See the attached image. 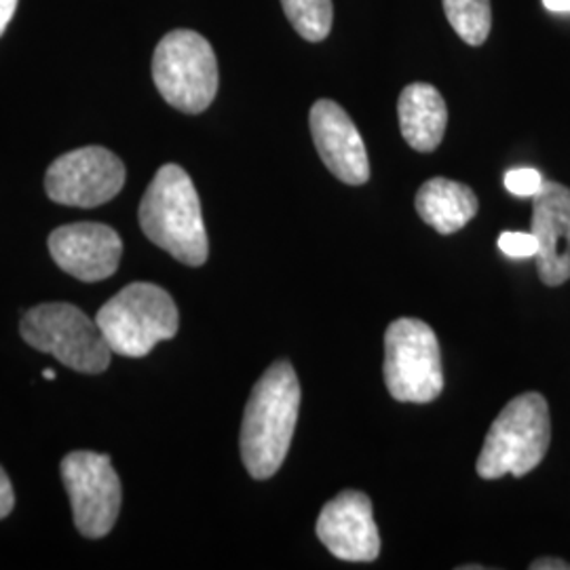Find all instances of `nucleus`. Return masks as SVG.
I'll list each match as a JSON object with an SVG mask.
<instances>
[{
	"instance_id": "f257e3e1",
	"label": "nucleus",
	"mask_w": 570,
	"mask_h": 570,
	"mask_svg": "<svg viewBox=\"0 0 570 570\" xmlns=\"http://www.w3.org/2000/svg\"><path fill=\"white\" fill-rule=\"evenodd\" d=\"M301 410V383L289 362L266 370L252 389L242 425V459L254 480H268L284 465Z\"/></svg>"
},
{
	"instance_id": "f03ea898",
	"label": "nucleus",
	"mask_w": 570,
	"mask_h": 570,
	"mask_svg": "<svg viewBox=\"0 0 570 570\" xmlns=\"http://www.w3.org/2000/svg\"><path fill=\"white\" fill-rule=\"evenodd\" d=\"M140 226L153 244L183 265H205L209 245L202 202L180 165H164L148 184L140 204Z\"/></svg>"
},
{
	"instance_id": "7ed1b4c3",
	"label": "nucleus",
	"mask_w": 570,
	"mask_h": 570,
	"mask_svg": "<svg viewBox=\"0 0 570 570\" xmlns=\"http://www.w3.org/2000/svg\"><path fill=\"white\" fill-rule=\"evenodd\" d=\"M550 442L548 400L534 391L522 393L490 425L475 465L478 475L484 480H499L510 473L522 478L546 459Z\"/></svg>"
},
{
	"instance_id": "20e7f679",
	"label": "nucleus",
	"mask_w": 570,
	"mask_h": 570,
	"mask_svg": "<svg viewBox=\"0 0 570 570\" xmlns=\"http://www.w3.org/2000/svg\"><path fill=\"white\" fill-rule=\"evenodd\" d=\"M96 322L112 353L144 357L159 343L178 334L180 315L164 287L136 282L112 296L98 311Z\"/></svg>"
},
{
	"instance_id": "39448f33",
	"label": "nucleus",
	"mask_w": 570,
	"mask_h": 570,
	"mask_svg": "<svg viewBox=\"0 0 570 570\" xmlns=\"http://www.w3.org/2000/svg\"><path fill=\"white\" fill-rule=\"evenodd\" d=\"M153 79L165 102L186 115H199L218 94L216 53L202 35L171 30L155 49Z\"/></svg>"
},
{
	"instance_id": "423d86ee",
	"label": "nucleus",
	"mask_w": 570,
	"mask_h": 570,
	"mask_svg": "<svg viewBox=\"0 0 570 570\" xmlns=\"http://www.w3.org/2000/svg\"><path fill=\"white\" fill-rule=\"evenodd\" d=\"M21 338L42 353L53 355L63 366L82 374H100L110 366L112 351L98 322H91L79 306L47 303L23 313Z\"/></svg>"
},
{
	"instance_id": "0eeeda50",
	"label": "nucleus",
	"mask_w": 570,
	"mask_h": 570,
	"mask_svg": "<svg viewBox=\"0 0 570 570\" xmlns=\"http://www.w3.org/2000/svg\"><path fill=\"white\" fill-rule=\"evenodd\" d=\"M385 383L393 400L429 404L444 389L435 332L421 320L402 317L385 332Z\"/></svg>"
},
{
	"instance_id": "6e6552de",
	"label": "nucleus",
	"mask_w": 570,
	"mask_h": 570,
	"mask_svg": "<svg viewBox=\"0 0 570 570\" xmlns=\"http://www.w3.org/2000/svg\"><path fill=\"white\" fill-rule=\"evenodd\" d=\"M61 480L77 530L87 539L106 537L121 510V480L110 456L89 450L70 452L61 461Z\"/></svg>"
},
{
	"instance_id": "1a4fd4ad",
	"label": "nucleus",
	"mask_w": 570,
	"mask_h": 570,
	"mask_svg": "<svg viewBox=\"0 0 570 570\" xmlns=\"http://www.w3.org/2000/svg\"><path fill=\"white\" fill-rule=\"evenodd\" d=\"M125 184V165L102 146L70 150L49 165L47 197L68 207H98L112 202Z\"/></svg>"
},
{
	"instance_id": "9d476101",
	"label": "nucleus",
	"mask_w": 570,
	"mask_h": 570,
	"mask_svg": "<svg viewBox=\"0 0 570 570\" xmlns=\"http://www.w3.org/2000/svg\"><path fill=\"white\" fill-rule=\"evenodd\" d=\"M317 537L345 562H374L381 553L372 501L360 490H343L327 501L317 518Z\"/></svg>"
},
{
	"instance_id": "9b49d317",
	"label": "nucleus",
	"mask_w": 570,
	"mask_h": 570,
	"mask_svg": "<svg viewBox=\"0 0 570 570\" xmlns=\"http://www.w3.org/2000/svg\"><path fill=\"white\" fill-rule=\"evenodd\" d=\"M47 244L56 265L87 284L108 279L121 263L119 233L98 223L60 226L49 235Z\"/></svg>"
},
{
	"instance_id": "f8f14e48",
	"label": "nucleus",
	"mask_w": 570,
	"mask_h": 570,
	"mask_svg": "<svg viewBox=\"0 0 570 570\" xmlns=\"http://www.w3.org/2000/svg\"><path fill=\"white\" fill-rule=\"evenodd\" d=\"M530 233L539 242L534 256L541 282L550 287L570 279V188L546 180L532 197Z\"/></svg>"
},
{
	"instance_id": "ddd939ff",
	"label": "nucleus",
	"mask_w": 570,
	"mask_h": 570,
	"mask_svg": "<svg viewBox=\"0 0 570 570\" xmlns=\"http://www.w3.org/2000/svg\"><path fill=\"white\" fill-rule=\"evenodd\" d=\"M313 142L320 159L341 183L360 186L370 178L366 144L345 108L332 100H317L308 115Z\"/></svg>"
},
{
	"instance_id": "4468645a",
	"label": "nucleus",
	"mask_w": 570,
	"mask_h": 570,
	"mask_svg": "<svg viewBox=\"0 0 570 570\" xmlns=\"http://www.w3.org/2000/svg\"><path fill=\"white\" fill-rule=\"evenodd\" d=\"M400 129L410 148L433 153L446 134L449 108L442 94L428 82H412L397 102Z\"/></svg>"
},
{
	"instance_id": "2eb2a0df",
	"label": "nucleus",
	"mask_w": 570,
	"mask_h": 570,
	"mask_svg": "<svg viewBox=\"0 0 570 570\" xmlns=\"http://www.w3.org/2000/svg\"><path fill=\"white\" fill-rule=\"evenodd\" d=\"M416 212L440 235H452L475 218L478 197L468 184L431 178L416 193Z\"/></svg>"
},
{
	"instance_id": "dca6fc26",
	"label": "nucleus",
	"mask_w": 570,
	"mask_h": 570,
	"mask_svg": "<svg viewBox=\"0 0 570 570\" xmlns=\"http://www.w3.org/2000/svg\"><path fill=\"white\" fill-rule=\"evenodd\" d=\"M444 11L454 32L468 45H482L492 26L490 0H444Z\"/></svg>"
},
{
	"instance_id": "f3484780",
	"label": "nucleus",
	"mask_w": 570,
	"mask_h": 570,
	"mask_svg": "<svg viewBox=\"0 0 570 570\" xmlns=\"http://www.w3.org/2000/svg\"><path fill=\"white\" fill-rule=\"evenodd\" d=\"M285 18L305 41L320 42L332 30V0H282Z\"/></svg>"
},
{
	"instance_id": "a211bd4d",
	"label": "nucleus",
	"mask_w": 570,
	"mask_h": 570,
	"mask_svg": "<svg viewBox=\"0 0 570 570\" xmlns=\"http://www.w3.org/2000/svg\"><path fill=\"white\" fill-rule=\"evenodd\" d=\"M543 183H546L543 176L532 167L511 169L505 176V188L515 197H534L541 190Z\"/></svg>"
},
{
	"instance_id": "6ab92c4d",
	"label": "nucleus",
	"mask_w": 570,
	"mask_h": 570,
	"mask_svg": "<svg viewBox=\"0 0 570 570\" xmlns=\"http://www.w3.org/2000/svg\"><path fill=\"white\" fill-rule=\"evenodd\" d=\"M499 249L510 258H534L539 252V242L532 233L508 230L499 237Z\"/></svg>"
},
{
	"instance_id": "aec40b11",
	"label": "nucleus",
	"mask_w": 570,
	"mask_h": 570,
	"mask_svg": "<svg viewBox=\"0 0 570 570\" xmlns=\"http://www.w3.org/2000/svg\"><path fill=\"white\" fill-rule=\"evenodd\" d=\"M16 508V492L11 487L9 475L0 468V520H4Z\"/></svg>"
},
{
	"instance_id": "412c9836",
	"label": "nucleus",
	"mask_w": 570,
	"mask_h": 570,
	"mask_svg": "<svg viewBox=\"0 0 570 570\" xmlns=\"http://www.w3.org/2000/svg\"><path fill=\"white\" fill-rule=\"evenodd\" d=\"M18 9V0H0V37L4 35L7 26L13 20Z\"/></svg>"
},
{
	"instance_id": "4be33fe9",
	"label": "nucleus",
	"mask_w": 570,
	"mask_h": 570,
	"mask_svg": "<svg viewBox=\"0 0 570 570\" xmlns=\"http://www.w3.org/2000/svg\"><path fill=\"white\" fill-rule=\"evenodd\" d=\"M532 570H570L569 562L560 560V558H539L530 564Z\"/></svg>"
},
{
	"instance_id": "5701e85b",
	"label": "nucleus",
	"mask_w": 570,
	"mask_h": 570,
	"mask_svg": "<svg viewBox=\"0 0 570 570\" xmlns=\"http://www.w3.org/2000/svg\"><path fill=\"white\" fill-rule=\"evenodd\" d=\"M546 9H550L553 13H567L570 11V0H543Z\"/></svg>"
},
{
	"instance_id": "b1692460",
	"label": "nucleus",
	"mask_w": 570,
	"mask_h": 570,
	"mask_svg": "<svg viewBox=\"0 0 570 570\" xmlns=\"http://www.w3.org/2000/svg\"><path fill=\"white\" fill-rule=\"evenodd\" d=\"M42 379H45V381H56V372H53V370H49V367H47V370H45V372H42Z\"/></svg>"
}]
</instances>
